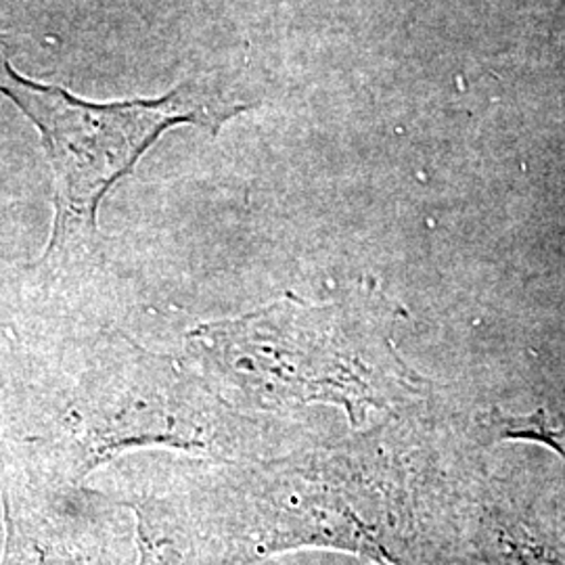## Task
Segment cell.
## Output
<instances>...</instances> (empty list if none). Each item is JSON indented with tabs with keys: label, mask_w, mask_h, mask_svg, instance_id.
<instances>
[{
	"label": "cell",
	"mask_w": 565,
	"mask_h": 565,
	"mask_svg": "<svg viewBox=\"0 0 565 565\" xmlns=\"http://www.w3.org/2000/svg\"><path fill=\"white\" fill-rule=\"evenodd\" d=\"M226 434L212 394L174 363L130 348L120 363L90 380L84 404V445L90 465L130 445L214 448Z\"/></svg>",
	"instance_id": "cell-4"
},
{
	"label": "cell",
	"mask_w": 565,
	"mask_h": 565,
	"mask_svg": "<svg viewBox=\"0 0 565 565\" xmlns=\"http://www.w3.org/2000/svg\"><path fill=\"white\" fill-rule=\"evenodd\" d=\"M260 488L237 562L315 546L377 565L406 564L403 486L384 461L366 452H333L279 467Z\"/></svg>",
	"instance_id": "cell-3"
},
{
	"label": "cell",
	"mask_w": 565,
	"mask_h": 565,
	"mask_svg": "<svg viewBox=\"0 0 565 565\" xmlns=\"http://www.w3.org/2000/svg\"><path fill=\"white\" fill-rule=\"evenodd\" d=\"M226 384L277 404H340L356 424L369 408L413 401L419 377L396 354L392 321L371 300L279 302L195 333Z\"/></svg>",
	"instance_id": "cell-1"
},
{
	"label": "cell",
	"mask_w": 565,
	"mask_h": 565,
	"mask_svg": "<svg viewBox=\"0 0 565 565\" xmlns=\"http://www.w3.org/2000/svg\"><path fill=\"white\" fill-rule=\"evenodd\" d=\"M0 95L9 97L41 132L55 174V226L44 263L97 237V210L116 182L172 126L195 124L212 135L252 109L224 82L189 81L158 99L90 103L61 86L23 78L0 36Z\"/></svg>",
	"instance_id": "cell-2"
},
{
	"label": "cell",
	"mask_w": 565,
	"mask_h": 565,
	"mask_svg": "<svg viewBox=\"0 0 565 565\" xmlns=\"http://www.w3.org/2000/svg\"><path fill=\"white\" fill-rule=\"evenodd\" d=\"M2 565H102L93 545L36 518H13L7 509Z\"/></svg>",
	"instance_id": "cell-5"
},
{
	"label": "cell",
	"mask_w": 565,
	"mask_h": 565,
	"mask_svg": "<svg viewBox=\"0 0 565 565\" xmlns=\"http://www.w3.org/2000/svg\"><path fill=\"white\" fill-rule=\"evenodd\" d=\"M507 438L520 440H536L557 450L565 461V429L551 424L543 411L527 417H511L501 422Z\"/></svg>",
	"instance_id": "cell-6"
}]
</instances>
